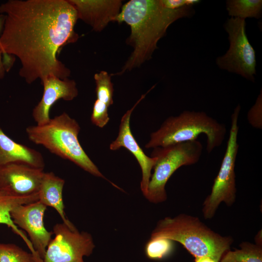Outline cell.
Returning a JSON list of instances; mask_svg holds the SVG:
<instances>
[{
    "mask_svg": "<svg viewBox=\"0 0 262 262\" xmlns=\"http://www.w3.org/2000/svg\"><path fill=\"white\" fill-rule=\"evenodd\" d=\"M0 14L6 17L0 49L18 59L19 75L28 84L49 76L69 77L70 69L57 58L79 37L77 12L68 0H9L0 4Z\"/></svg>",
    "mask_w": 262,
    "mask_h": 262,
    "instance_id": "obj_1",
    "label": "cell"
},
{
    "mask_svg": "<svg viewBox=\"0 0 262 262\" xmlns=\"http://www.w3.org/2000/svg\"><path fill=\"white\" fill-rule=\"evenodd\" d=\"M195 13L193 6L171 10L164 7L162 0H130L125 3L116 21L130 26L131 34L127 41L133 50L121 71L112 75H121L151 59L168 27L176 20L191 17Z\"/></svg>",
    "mask_w": 262,
    "mask_h": 262,
    "instance_id": "obj_2",
    "label": "cell"
},
{
    "mask_svg": "<svg viewBox=\"0 0 262 262\" xmlns=\"http://www.w3.org/2000/svg\"><path fill=\"white\" fill-rule=\"evenodd\" d=\"M156 238L179 242L195 258L209 256L218 262L233 241L212 230L198 217L185 213L159 220L150 239Z\"/></svg>",
    "mask_w": 262,
    "mask_h": 262,
    "instance_id": "obj_3",
    "label": "cell"
},
{
    "mask_svg": "<svg viewBox=\"0 0 262 262\" xmlns=\"http://www.w3.org/2000/svg\"><path fill=\"white\" fill-rule=\"evenodd\" d=\"M80 130L77 121L64 112L46 124L28 126L26 132L34 144L42 145L95 176L106 179L82 147L78 137Z\"/></svg>",
    "mask_w": 262,
    "mask_h": 262,
    "instance_id": "obj_4",
    "label": "cell"
},
{
    "mask_svg": "<svg viewBox=\"0 0 262 262\" xmlns=\"http://www.w3.org/2000/svg\"><path fill=\"white\" fill-rule=\"evenodd\" d=\"M226 133L224 124L204 112L184 111L178 116L167 118L157 131L150 134L145 147H164L196 140L204 134L207 136V151L210 153L222 144Z\"/></svg>",
    "mask_w": 262,
    "mask_h": 262,
    "instance_id": "obj_5",
    "label": "cell"
},
{
    "mask_svg": "<svg viewBox=\"0 0 262 262\" xmlns=\"http://www.w3.org/2000/svg\"><path fill=\"white\" fill-rule=\"evenodd\" d=\"M203 146L197 140L154 148L151 157L157 158L145 197L150 202L159 203L167 199L165 185L180 167L197 163Z\"/></svg>",
    "mask_w": 262,
    "mask_h": 262,
    "instance_id": "obj_6",
    "label": "cell"
},
{
    "mask_svg": "<svg viewBox=\"0 0 262 262\" xmlns=\"http://www.w3.org/2000/svg\"><path fill=\"white\" fill-rule=\"evenodd\" d=\"M240 110L241 106L238 104L231 115V127L226 151L218 173L214 180L211 192L203 203L202 211L206 219L214 216L222 202L231 206L235 201L237 189L235 165L239 148L238 120Z\"/></svg>",
    "mask_w": 262,
    "mask_h": 262,
    "instance_id": "obj_7",
    "label": "cell"
},
{
    "mask_svg": "<svg viewBox=\"0 0 262 262\" xmlns=\"http://www.w3.org/2000/svg\"><path fill=\"white\" fill-rule=\"evenodd\" d=\"M223 27L228 34L229 46L225 54L217 57L216 65L221 69L254 82L256 54L246 35V20L230 17L225 22Z\"/></svg>",
    "mask_w": 262,
    "mask_h": 262,
    "instance_id": "obj_8",
    "label": "cell"
},
{
    "mask_svg": "<svg viewBox=\"0 0 262 262\" xmlns=\"http://www.w3.org/2000/svg\"><path fill=\"white\" fill-rule=\"evenodd\" d=\"M54 237L49 242L43 262H84L83 257L93 253L95 246L87 232L72 230L65 224L54 225Z\"/></svg>",
    "mask_w": 262,
    "mask_h": 262,
    "instance_id": "obj_9",
    "label": "cell"
},
{
    "mask_svg": "<svg viewBox=\"0 0 262 262\" xmlns=\"http://www.w3.org/2000/svg\"><path fill=\"white\" fill-rule=\"evenodd\" d=\"M45 172L43 169L20 163L0 166V190L16 197L38 194Z\"/></svg>",
    "mask_w": 262,
    "mask_h": 262,
    "instance_id": "obj_10",
    "label": "cell"
},
{
    "mask_svg": "<svg viewBox=\"0 0 262 262\" xmlns=\"http://www.w3.org/2000/svg\"><path fill=\"white\" fill-rule=\"evenodd\" d=\"M46 209L47 206L38 200L18 205L10 212L14 224L27 232L33 248L43 260L53 234L44 226L43 217Z\"/></svg>",
    "mask_w": 262,
    "mask_h": 262,
    "instance_id": "obj_11",
    "label": "cell"
},
{
    "mask_svg": "<svg viewBox=\"0 0 262 262\" xmlns=\"http://www.w3.org/2000/svg\"><path fill=\"white\" fill-rule=\"evenodd\" d=\"M150 90L147 93V94ZM142 95L134 105L123 115L119 128L118 136L110 145L112 150H116L123 147L130 151L136 159L142 170V180L140 187L145 196L151 176V170L157 160L155 157H148L140 147L133 137L130 128V122L131 114L146 94Z\"/></svg>",
    "mask_w": 262,
    "mask_h": 262,
    "instance_id": "obj_12",
    "label": "cell"
},
{
    "mask_svg": "<svg viewBox=\"0 0 262 262\" xmlns=\"http://www.w3.org/2000/svg\"><path fill=\"white\" fill-rule=\"evenodd\" d=\"M41 83L43 86V96L32 112L33 117L36 125H43L49 121L50 108L57 100L62 99L71 101L78 95L75 81L68 78L61 79L49 76Z\"/></svg>",
    "mask_w": 262,
    "mask_h": 262,
    "instance_id": "obj_13",
    "label": "cell"
},
{
    "mask_svg": "<svg viewBox=\"0 0 262 262\" xmlns=\"http://www.w3.org/2000/svg\"><path fill=\"white\" fill-rule=\"evenodd\" d=\"M77 11L78 18L100 32L112 21H116L122 7L119 0H68Z\"/></svg>",
    "mask_w": 262,
    "mask_h": 262,
    "instance_id": "obj_14",
    "label": "cell"
},
{
    "mask_svg": "<svg viewBox=\"0 0 262 262\" xmlns=\"http://www.w3.org/2000/svg\"><path fill=\"white\" fill-rule=\"evenodd\" d=\"M20 163L44 169L45 161L41 153L12 140L0 127V166Z\"/></svg>",
    "mask_w": 262,
    "mask_h": 262,
    "instance_id": "obj_15",
    "label": "cell"
},
{
    "mask_svg": "<svg viewBox=\"0 0 262 262\" xmlns=\"http://www.w3.org/2000/svg\"><path fill=\"white\" fill-rule=\"evenodd\" d=\"M65 182L64 180L53 172L45 173L39 191V201L46 206L53 208L59 213L63 223L71 229L75 230L77 229L67 218L65 212L63 200Z\"/></svg>",
    "mask_w": 262,
    "mask_h": 262,
    "instance_id": "obj_16",
    "label": "cell"
},
{
    "mask_svg": "<svg viewBox=\"0 0 262 262\" xmlns=\"http://www.w3.org/2000/svg\"><path fill=\"white\" fill-rule=\"evenodd\" d=\"M38 200V194L28 197H16L8 196L0 190V224L7 225L14 233L20 236L27 245L30 252L35 256H38V253L33 248L27 235L14 224L10 212L18 205L28 204Z\"/></svg>",
    "mask_w": 262,
    "mask_h": 262,
    "instance_id": "obj_17",
    "label": "cell"
},
{
    "mask_svg": "<svg viewBox=\"0 0 262 262\" xmlns=\"http://www.w3.org/2000/svg\"><path fill=\"white\" fill-rule=\"evenodd\" d=\"M226 8L231 17L259 19L262 15V0H227Z\"/></svg>",
    "mask_w": 262,
    "mask_h": 262,
    "instance_id": "obj_18",
    "label": "cell"
},
{
    "mask_svg": "<svg viewBox=\"0 0 262 262\" xmlns=\"http://www.w3.org/2000/svg\"><path fill=\"white\" fill-rule=\"evenodd\" d=\"M240 247L226 252L219 262H262V245L244 242Z\"/></svg>",
    "mask_w": 262,
    "mask_h": 262,
    "instance_id": "obj_19",
    "label": "cell"
},
{
    "mask_svg": "<svg viewBox=\"0 0 262 262\" xmlns=\"http://www.w3.org/2000/svg\"><path fill=\"white\" fill-rule=\"evenodd\" d=\"M0 262H43V260L15 244L0 243Z\"/></svg>",
    "mask_w": 262,
    "mask_h": 262,
    "instance_id": "obj_20",
    "label": "cell"
},
{
    "mask_svg": "<svg viewBox=\"0 0 262 262\" xmlns=\"http://www.w3.org/2000/svg\"><path fill=\"white\" fill-rule=\"evenodd\" d=\"M97 99L107 105L113 104V84L111 76L105 71H101L94 75Z\"/></svg>",
    "mask_w": 262,
    "mask_h": 262,
    "instance_id": "obj_21",
    "label": "cell"
},
{
    "mask_svg": "<svg viewBox=\"0 0 262 262\" xmlns=\"http://www.w3.org/2000/svg\"><path fill=\"white\" fill-rule=\"evenodd\" d=\"M173 249V241L164 238L150 239L145 247L147 257L150 260H162L168 256Z\"/></svg>",
    "mask_w": 262,
    "mask_h": 262,
    "instance_id": "obj_22",
    "label": "cell"
},
{
    "mask_svg": "<svg viewBox=\"0 0 262 262\" xmlns=\"http://www.w3.org/2000/svg\"><path fill=\"white\" fill-rule=\"evenodd\" d=\"M108 108L107 105L96 99L91 116L92 123L99 128L104 127L110 120Z\"/></svg>",
    "mask_w": 262,
    "mask_h": 262,
    "instance_id": "obj_23",
    "label": "cell"
},
{
    "mask_svg": "<svg viewBox=\"0 0 262 262\" xmlns=\"http://www.w3.org/2000/svg\"><path fill=\"white\" fill-rule=\"evenodd\" d=\"M247 119L251 125L257 129L262 127V92L258 96L255 104L248 112Z\"/></svg>",
    "mask_w": 262,
    "mask_h": 262,
    "instance_id": "obj_24",
    "label": "cell"
},
{
    "mask_svg": "<svg viewBox=\"0 0 262 262\" xmlns=\"http://www.w3.org/2000/svg\"><path fill=\"white\" fill-rule=\"evenodd\" d=\"M163 6L166 8L175 10L187 6L185 0H162Z\"/></svg>",
    "mask_w": 262,
    "mask_h": 262,
    "instance_id": "obj_25",
    "label": "cell"
},
{
    "mask_svg": "<svg viewBox=\"0 0 262 262\" xmlns=\"http://www.w3.org/2000/svg\"><path fill=\"white\" fill-rule=\"evenodd\" d=\"M3 53L0 49V80L2 79L7 71L4 61L2 59Z\"/></svg>",
    "mask_w": 262,
    "mask_h": 262,
    "instance_id": "obj_26",
    "label": "cell"
},
{
    "mask_svg": "<svg viewBox=\"0 0 262 262\" xmlns=\"http://www.w3.org/2000/svg\"><path fill=\"white\" fill-rule=\"evenodd\" d=\"M194 262H218L209 256H203L195 258Z\"/></svg>",
    "mask_w": 262,
    "mask_h": 262,
    "instance_id": "obj_27",
    "label": "cell"
},
{
    "mask_svg": "<svg viewBox=\"0 0 262 262\" xmlns=\"http://www.w3.org/2000/svg\"><path fill=\"white\" fill-rule=\"evenodd\" d=\"M5 18V15L0 14V37L3 30Z\"/></svg>",
    "mask_w": 262,
    "mask_h": 262,
    "instance_id": "obj_28",
    "label": "cell"
}]
</instances>
